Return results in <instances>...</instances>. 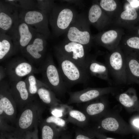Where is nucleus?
Listing matches in <instances>:
<instances>
[{
    "mask_svg": "<svg viewBox=\"0 0 139 139\" xmlns=\"http://www.w3.org/2000/svg\"><path fill=\"white\" fill-rule=\"evenodd\" d=\"M58 69L67 88L78 84H87L90 79L87 71L72 60L54 50Z\"/></svg>",
    "mask_w": 139,
    "mask_h": 139,
    "instance_id": "f257e3e1",
    "label": "nucleus"
},
{
    "mask_svg": "<svg viewBox=\"0 0 139 139\" xmlns=\"http://www.w3.org/2000/svg\"><path fill=\"white\" fill-rule=\"evenodd\" d=\"M38 69L42 75V81L55 93L63 96L68 92L60 71L50 55L42 61Z\"/></svg>",
    "mask_w": 139,
    "mask_h": 139,
    "instance_id": "f03ea898",
    "label": "nucleus"
},
{
    "mask_svg": "<svg viewBox=\"0 0 139 139\" xmlns=\"http://www.w3.org/2000/svg\"><path fill=\"white\" fill-rule=\"evenodd\" d=\"M7 32L13 41L15 53L23 50L38 33L20 18Z\"/></svg>",
    "mask_w": 139,
    "mask_h": 139,
    "instance_id": "7ed1b4c3",
    "label": "nucleus"
},
{
    "mask_svg": "<svg viewBox=\"0 0 139 139\" xmlns=\"http://www.w3.org/2000/svg\"><path fill=\"white\" fill-rule=\"evenodd\" d=\"M106 64L109 74L117 84H126L125 55L120 48L117 47L111 51Z\"/></svg>",
    "mask_w": 139,
    "mask_h": 139,
    "instance_id": "20e7f679",
    "label": "nucleus"
},
{
    "mask_svg": "<svg viewBox=\"0 0 139 139\" xmlns=\"http://www.w3.org/2000/svg\"><path fill=\"white\" fill-rule=\"evenodd\" d=\"M75 18L74 11L69 7H54L49 22L54 33L59 35L68 30Z\"/></svg>",
    "mask_w": 139,
    "mask_h": 139,
    "instance_id": "39448f33",
    "label": "nucleus"
},
{
    "mask_svg": "<svg viewBox=\"0 0 139 139\" xmlns=\"http://www.w3.org/2000/svg\"><path fill=\"white\" fill-rule=\"evenodd\" d=\"M4 70L10 82L22 80L23 77L32 73L39 72L38 69L34 68L31 63L19 57L8 62Z\"/></svg>",
    "mask_w": 139,
    "mask_h": 139,
    "instance_id": "423d86ee",
    "label": "nucleus"
},
{
    "mask_svg": "<svg viewBox=\"0 0 139 139\" xmlns=\"http://www.w3.org/2000/svg\"><path fill=\"white\" fill-rule=\"evenodd\" d=\"M19 17L47 39L50 37L48 19L45 12L41 10H23L19 13Z\"/></svg>",
    "mask_w": 139,
    "mask_h": 139,
    "instance_id": "0eeeda50",
    "label": "nucleus"
},
{
    "mask_svg": "<svg viewBox=\"0 0 139 139\" xmlns=\"http://www.w3.org/2000/svg\"><path fill=\"white\" fill-rule=\"evenodd\" d=\"M54 50L72 60L86 70L87 54L86 47L80 43L68 41L55 47Z\"/></svg>",
    "mask_w": 139,
    "mask_h": 139,
    "instance_id": "6e6552de",
    "label": "nucleus"
},
{
    "mask_svg": "<svg viewBox=\"0 0 139 139\" xmlns=\"http://www.w3.org/2000/svg\"><path fill=\"white\" fill-rule=\"evenodd\" d=\"M115 89V88L112 86L103 88H88L75 92L68 91L69 98L67 104L87 102L98 98L103 95L111 93Z\"/></svg>",
    "mask_w": 139,
    "mask_h": 139,
    "instance_id": "1a4fd4ad",
    "label": "nucleus"
},
{
    "mask_svg": "<svg viewBox=\"0 0 139 139\" xmlns=\"http://www.w3.org/2000/svg\"><path fill=\"white\" fill-rule=\"evenodd\" d=\"M46 39L42 35L37 33L21 53L32 63L41 61L46 49Z\"/></svg>",
    "mask_w": 139,
    "mask_h": 139,
    "instance_id": "9d476101",
    "label": "nucleus"
},
{
    "mask_svg": "<svg viewBox=\"0 0 139 139\" xmlns=\"http://www.w3.org/2000/svg\"><path fill=\"white\" fill-rule=\"evenodd\" d=\"M0 1V33H6L19 19L18 7L10 3Z\"/></svg>",
    "mask_w": 139,
    "mask_h": 139,
    "instance_id": "9b49d317",
    "label": "nucleus"
},
{
    "mask_svg": "<svg viewBox=\"0 0 139 139\" xmlns=\"http://www.w3.org/2000/svg\"><path fill=\"white\" fill-rule=\"evenodd\" d=\"M75 20L67 30L68 41L78 43L86 47L90 41V33L84 19L79 18Z\"/></svg>",
    "mask_w": 139,
    "mask_h": 139,
    "instance_id": "f8f14e48",
    "label": "nucleus"
},
{
    "mask_svg": "<svg viewBox=\"0 0 139 139\" xmlns=\"http://www.w3.org/2000/svg\"><path fill=\"white\" fill-rule=\"evenodd\" d=\"M86 70L89 75L104 80L111 85L109 73L106 64L97 61L95 56H89L87 60Z\"/></svg>",
    "mask_w": 139,
    "mask_h": 139,
    "instance_id": "ddd939ff",
    "label": "nucleus"
},
{
    "mask_svg": "<svg viewBox=\"0 0 139 139\" xmlns=\"http://www.w3.org/2000/svg\"><path fill=\"white\" fill-rule=\"evenodd\" d=\"M126 84L139 85V60L131 54H125Z\"/></svg>",
    "mask_w": 139,
    "mask_h": 139,
    "instance_id": "4468645a",
    "label": "nucleus"
},
{
    "mask_svg": "<svg viewBox=\"0 0 139 139\" xmlns=\"http://www.w3.org/2000/svg\"><path fill=\"white\" fill-rule=\"evenodd\" d=\"M37 93L40 98L44 103L52 105H60L59 101L49 87L42 81L37 79Z\"/></svg>",
    "mask_w": 139,
    "mask_h": 139,
    "instance_id": "2eb2a0df",
    "label": "nucleus"
},
{
    "mask_svg": "<svg viewBox=\"0 0 139 139\" xmlns=\"http://www.w3.org/2000/svg\"><path fill=\"white\" fill-rule=\"evenodd\" d=\"M0 34V60L1 61L15 53L13 44L10 36L6 33Z\"/></svg>",
    "mask_w": 139,
    "mask_h": 139,
    "instance_id": "dca6fc26",
    "label": "nucleus"
},
{
    "mask_svg": "<svg viewBox=\"0 0 139 139\" xmlns=\"http://www.w3.org/2000/svg\"><path fill=\"white\" fill-rule=\"evenodd\" d=\"M67 121L83 129L88 125L89 119L82 111L71 109L67 114Z\"/></svg>",
    "mask_w": 139,
    "mask_h": 139,
    "instance_id": "f3484780",
    "label": "nucleus"
},
{
    "mask_svg": "<svg viewBox=\"0 0 139 139\" xmlns=\"http://www.w3.org/2000/svg\"><path fill=\"white\" fill-rule=\"evenodd\" d=\"M117 32L116 30H111L104 32L100 38V42L102 45L111 51L117 47L115 43L118 37Z\"/></svg>",
    "mask_w": 139,
    "mask_h": 139,
    "instance_id": "a211bd4d",
    "label": "nucleus"
},
{
    "mask_svg": "<svg viewBox=\"0 0 139 139\" xmlns=\"http://www.w3.org/2000/svg\"><path fill=\"white\" fill-rule=\"evenodd\" d=\"M105 107L103 102L99 101L84 105L81 111L89 119L90 117L97 116L102 113Z\"/></svg>",
    "mask_w": 139,
    "mask_h": 139,
    "instance_id": "6ab92c4d",
    "label": "nucleus"
},
{
    "mask_svg": "<svg viewBox=\"0 0 139 139\" xmlns=\"http://www.w3.org/2000/svg\"><path fill=\"white\" fill-rule=\"evenodd\" d=\"M118 99L122 105L128 108L133 106L137 101L135 90L132 88H129L125 92L120 94Z\"/></svg>",
    "mask_w": 139,
    "mask_h": 139,
    "instance_id": "aec40b11",
    "label": "nucleus"
},
{
    "mask_svg": "<svg viewBox=\"0 0 139 139\" xmlns=\"http://www.w3.org/2000/svg\"><path fill=\"white\" fill-rule=\"evenodd\" d=\"M10 84L11 90L19 94L21 100L25 101L28 99L29 93L25 80H21L10 82Z\"/></svg>",
    "mask_w": 139,
    "mask_h": 139,
    "instance_id": "412c9836",
    "label": "nucleus"
},
{
    "mask_svg": "<svg viewBox=\"0 0 139 139\" xmlns=\"http://www.w3.org/2000/svg\"><path fill=\"white\" fill-rule=\"evenodd\" d=\"M102 8L99 5L93 4L89 9L88 19L91 23L95 24L97 23L101 18L102 15Z\"/></svg>",
    "mask_w": 139,
    "mask_h": 139,
    "instance_id": "4be33fe9",
    "label": "nucleus"
},
{
    "mask_svg": "<svg viewBox=\"0 0 139 139\" xmlns=\"http://www.w3.org/2000/svg\"><path fill=\"white\" fill-rule=\"evenodd\" d=\"M99 125L102 128L110 132L117 131L119 127V123L117 120L111 117L103 119L100 123Z\"/></svg>",
    "mask_w": 139,
    "mask_h": 139,
    "instance_id": "5701e85b",
    "label": "nucleus"
},
{
    "mask_svg": "<svg viewBox=\"0 0 139 139\" xmlns=\"http://www.w3.org/2000/svg\"><path fill=\"white\" fill-rule=\"evenodd\" d=\"M0 99V114L3 111L9 115H12L14 112V109L9 99L6 96L1 94Z\"/></svg>",
    "mask_w": 139,
    "mask_h": 139,
    "instance_id": "b1692460",
    "label": "nucleus"
},
{
    "mask_svg": "<svg viewBox=\"0 0 139 139\" xmlns=\"http://www.w3.org/2000/svg\"><path fill=\"white\" fill-rule=\"evenodd\" d=\"M33 118V113L30 109H27L24 111L22 114L19 122L20 127L25 129L31 125Z\"/></svg>",
    "mask_w": 139,
    "mask_h": 139,
    "instance_id": "393cba45",
    "label": "nucleus"
},
{
    "mask_svg": "<svg viewBox=\"0 0 139 139\" xmlns=\"http://www.w3.org/2000/svg\"><path fill=\"white\" fill-rule=\"evenodd\" d=\"M55 129L49 125H44L42 129V139H54L56 135H60L64 131Z\"/></svg>",
    "mask_w": 139,
    "mask_h": 139,
    "instance_id": "a878e982",
    "label": "nucleus"
},
{
    "mask_svg": "<svg viewBox=\"0 0 139 139\" xmlns=\"http://www.w3.org/2000/svg\"><path fill=\"white\" fill-rule=\"evenodd\" d=\"M24 80L27 88L30 94H33L37 92V79L33 75V73L28 75Z\"/></svg>",
    "mask_w": 139,
    "mask_h": 139,
    "instance_id": "bb28decb",
    "label": "nucleus"
},
{
    "mask_svg": "<svg viewBox=\"0 0 139 139\" xmlns=\"http://www.w3.org/2000/svg\"><path fill=\"white\" fill-rule=\"evenodd\" d=\"M48 123H52L58 127L60 129L64 131L67 128L66 121L62 118L51 116L48 117L46 120Z\"/></svg>",
    "mask_w": 139,
    "mask_h": 139,
    "instance_id": "cd10ccee",
    "label": "nucleus"
},
{
    "mask_svg": "<svg viewBox=\"0 0 139 139\" xmlns=\"http://www.w3.org/2000/svg\"><path fill=\"white\" fill-rule=\"evenodd\" d=\"M137 16V13L135 8L130 7L123 11L120 14V17L123 20L126 21L134 20Z\"/></svg>",
    "mask_w": 139,
    "mask_h": 139,
    "instance_id": "c85d7f7f",
    "label": "nucleus"
},
{
    "mask_svg": "<svg viewBox=\"0 0 139 139\" xmlns=\"http://www.w3.org/2000/svg\"><path fill=\"white\" fill-rule=\"evenodd\" d=\"M7 2L17 7H21L24 9L33 7L34 5L33 1L27 0H6Z\"/></svg>",
    "mask_w": 139,
    "mask_h": 139,
    "instance_id": "c756f323",
    "label": "nucleus"
},
{
    "mask_svg": "<svg viewBox=\"0 0 139 139\" xmlns=\"http://www.w3.org/2000/svg\"><path fill=\"white\" fill-rule=\"evenodd\" d=\"M100 6L105 11L111 12L114 11L116 9L117 5L115 0H101L100 2Z\"/></svg>",
    "mask_w": 139,
    "mask_h": 139,
    "instance_id": "7c9ffc66",
    "label": "nucleus"
},
{
    "mask_svg": "<svg viewBox=\"0 0 139 139\" xmlns=\"http://www.w3.org/2000/svg\"><path fill=\"white\" fill-rule=\"evenodd\" d=\"M125 45L127 49L139 51V38L135 37L129 38L126 40Z\"/></svg>",
    "mask_w": 139,
    "mask_h": 139,
    "instance_id": "2f4dec72",
    "label": "nucleus"
},
{
    "mask_svg": "<svg viewBox=\"0 0 139 139\" xmlns=\"http://www.w3.org/2000/svg\"><path fill=\"white\" fill-rule=\"evenodd\" d=\"M92 135L84 129L79 128L75 132V139H92Z\"/></svg>",
    "mask_w": 139,
    "mask_h": 139,
    "instance_id": "473e14b6",
    "label": "nucleus"
},
{
    "mask_svg": "<svg viewBox=\"0 0 139 139\" xmlns=\"http://www.w3.org/2000/svg\"><path fill=\"white\" fill-rule=\"evenodd\" d=\"M37 5L42 11L46 14L49 11L53 8L52 3L48 1L38 0Z\"/></svg>",
    "mask_w": 139,
    "mask_h": 139,
    "instance_id": "72a5a7b5",
    "label": "nucleus"
},
{
    "mask_svg": "<svg viewBox=\"0 0 139 139\" xmlns=\"http://www.w3.org/2000/svg\"><path fill=\"white\" fill-rule=\"evenodd\" d=\"M87 131L91 134L99 139H115L107 137L99 132L98 131L94 129L88 128Z\"/></svg>",
    "mask_w": 139,
    "mask_h": 139,
    "instance_id": "f704fd0d",
    "label": "nucleus"
},
{
    "mask_svg": "<svg viewBox=\"0 0 139 139\" xmlns=\"http://www.w3.org/2000/svg\"><path fill=\"white\" fill-rule=\"evenodd\" d=\"M127 1L133 8H135L139 6V0H127Z\"/></svg>",
    "mask_w": 139,
    "mask_h": 139,
    "instance_id": "c9c22d12",
    "label": "nucleus"
},
{
    "mask_svg": "<svg viewBox=\"0 0 139 139\" xmlns=\"http://www.w3.org/2000/svg\"><path fill=\"white\" fill-rule=\"evenodd\" d=\"M59 139H71L70 135L65 134L63 131L61 135V137Z\"/></svg>",
    "mask_w": 139,
    "mask_h": 139,
    "instance_id": "e433bc0d",
    "label": "nucleus"
},
{
    "mask_svg": "<svg viewBox=\"0 0 139 139\" xmlns=\"http://www.w3.org/2000/svg\"><path fill=\"white\" fill-rule=\"evenodd\" d=\"M133 123L134 126L139 128V119H134L133 121Z\"/></svg>",
    "mask_w": 139,
    "mask_h": 139,
    "instance_id": "4c0bfd02",
    "label": "nucleus"
},
{
    "mask_svg": "<svg viewBox=\"0 0 139 139\" xmlns=\"http://www.w3.org/2000/svg\"><path fill=\"white\" fill-rule=\"evenodd\" d=\"M138 34H139V29L138 30Z\"/></svg>",
    "mask_w": 139,
    "mask_h": 139,
    "instance_id": "58836bf2",
    "label": "nucleus"
},
{
    "mask_svg": "<svg viewBox=\"0 0 139 139\" xmlns=\"http://www.w3.org/2000/svg\"></svg>",
    "mask_w": 139,
    "mask_h": 139,
    "instance_id": "ea45409f",
    "label": "nucleus"
}]
</instances>
